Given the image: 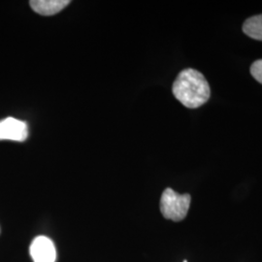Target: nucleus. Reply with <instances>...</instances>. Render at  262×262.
Wrapping results in <instances>:
<instances>
[{
    "label": "nucleus",
    "mask_w": 262,
    "mask_h": 262,
    "mask_svg": "<svg viewBox=\"0 0 262 262\" xmlns=\"http://www.w3.org/2000/svg\"><path fill=\"white\" fill-rule=\"evenodd\" d=\"M175 98L189 109H196L206 103L211 95L210 85L202 73L192 68L180 72L173 83Z\"/></svg>",
    "instance_id": "f257e3e1"
},
{
    "label": "nucleus",
    "mask_w": 262,
    "mask_h": 262,
    "mask_svg": "<svg viewBox=\"0 0 262 262\" xmlns=\"http://www.w3.org/2000/svg\"><path fill=\"white\" fill-rule=\"evenodd\" d=\"M191 197L188 193L179 194L172 188H166L160 198V212L173 222H181L187 215Z\"/></svg>",
    "instance_id": "f03ea898"
},
{
    "label": "nucleus",
    "mask_w": 262,
    "mask_h": 262,
    "mask_svg": "<svg viewBox=\"0 0 262 262\" xmlns=\"http://www.w3.org/2000/svg\"><path fill=\"white\" fill-rule=\"evenodd\" d=\"M28 124L15 118L0 121V140L24 142L28 139Z\"/></svg>",
    "instance_id": "7ed1b4c3"
},
{
    "label": "nucleus",
    "mask_w": 262,
    "mask_h": 262,
    "mask_svg": "<svg viewBox=\"0 0 262 262\" xmlns=\"http://www.w3.org/2000/svg\"><path fill=\"white\" fill-rule=\"evenodd\" d=\"M29 252L34 262H56V247L45 236L36 237L30 245Z\"/></svg>",
    "instance_id": "20e7f679"
},
{
    "label": "nucleus",
    "mask_w": 262,
    "mask_h": 262,
    "mask_svg": "<svg viewBox=\"0 0 262 262\" xmlns=\"http://www.w3.org/2000/svg\"><path fill=\"white\" fill-rule=\"evenodd\" d=\"M70 3L69 0H31L30 7L42 16H53L64 9Z\"/></svg>",
    "instance_id": "39448f33"
},
{
    "label": "nucleus",
    "mask_w": 262,
    "mask_h": 262,
    "mask_svg": "<svg viewBox=\"0 0 262 262\" xmlns=\"http://www.w3.org/2000/svg\"><path fill=\"white\" fill-rule=\"evenodd\" d=\"M243 31L249 37L262 41V14L246 19L243 25Z\"/></svg>",
    "instance_id": "423d86ee"
},
{
    "label": "nucleus",
    "mask_w": 262,
    "mask_h": 262,
    "mask_svg": "<svg viewBox=\"0 0 262 262\" xmlns=\"http://www.w3.org/2000/svg\"><path fill=\"white\" fill-rule=\"evenodd\" d=\"M251 74L253 78L262 84V59H257L251 66Z\"/></svg>",
    "instance_id": "0eeeda50"
},
{
    "label": "nucleus",
    "mask_w": 262,
    "mask_h": 262,
    "mask_svg": "<svg viewBox=\"0 0 262 262\" xmlns=\"http://www.w3.org/2000/svg\"><path fill=\"white\" fill-rule=\"evenodd\" d=\"M184 262H187V260H184Z\"/></svg>",
    "instance_id": "6e6552de"
}]
</instances>
